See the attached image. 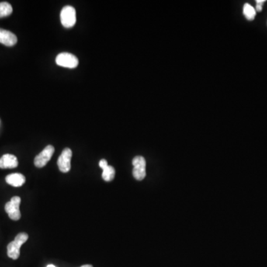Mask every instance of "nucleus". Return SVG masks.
Here are the masks:
<instances>
[{"mask_svg": "<svg viewBox=\"0 0 267 267\" xmlns=\"http://www.w3.org/2000/svg\"><path fill=\"white\" fill-rule=\"evenodd\" d=\"M244 16L248 20L251 21L255 19L256 16V11L255 8H253L251 5L249 3H246L244 5V9H243Z\"/></svg>", "mask_w": 267, "mask_h": 267, "instance_id": "12", "label": "nucleus"}, {"mask_svg": "<svg viewBox=\"0 0 267 267\" xmlns=\"http://www.w3.org/2000/svg\"><path fill=\"white\" fill-rule=\"evenodd\" d=\"M47 267H56L55 266L53 265V264H49L47 266Z\"/></svg>", "mask_w": 267, "mask_h": 267, "instance_id": "16", "label": "nucleus"}, {"mask_svg": "<svg viewBox=\"0 0 267 267\" xmlns=\"http://www.w3.org/2000/svg\"><path fill=\"white\" fill-rule=\"evenodd\" d=\"M72 157V151L69 148H66L57 160L59 169L63 173H67L71 170V160Z\"/></svg>", "mask_w": 267, "mask_h": 267, "instance_id": "7", "label": "nucleus"}, {"mask_svg": "<svg viewBox=\"0 0 267 267\" xmlns=\"http://www.w3.org/2000/svg\"><path fill=\"white\" fill-rule=\"evenodd\" d=\"M17 43V37L15 33L5 29H0V43L4 46H14Z\"/></svg>", "mask_w": 267, "mask_h": 267, "instance_id": "9", "label": "nucleus"}, {"mask_svg": "<svg viewBox=\"0 0 267 267\" xmlns=\"http://www.w3.org/2000/svg\"><path fill=\"white\" fill-rule=\"evenodd\" d=\"M18 160L16 156L11 154H4L0 158V168H15L18 167Z\"/></svg>", "mask_w": 267, "mask_h": 267, "instance_id": "10", "label": "nucleus"}, {"mask_svg": "<svg viewBox=\"0 0 267 267\" xmlns=\"http://www.w3.org/2000/svg\"><path fill=\"white\" fill-rule=\"evenodd\" d=\"M53 153H54V148H53V146L49 145V146H46V148L41 152L35 157V167H37V168L44 167L49 162V160L51 159Z\"/></svg>", "mask_w": 267, "mask_h": 267, "instance_id": "6", "label": "nucleus"}, {"mask_svg": "<svg viewBox=\"0 0 267 267\" xmlns=\"http://www.w3.org/2000/svg\"><path fill=\"white\" fill-rule=\"evenodd\" d=\"M13 8L8 2H0V18L9 16L12 14Z\"/></svg>", "mask_w": 267, "mask_h": 267, "instance_id": "13", "label": "nucleus"}, {"mask_svg": "<svg viewBox=\"0 0 267 267\" xmlns=\"http://www.w3.org/2000/svg\"><path fill=\"white\" fill-rule=\"evenodd\" d=\"M265 2V0H257L256 9H255V11H258V12H261L263 9V5H264V2Z\"/></svg>", "mask_w": 267, "mask_h": 267, "instance_id": "14", "label": "nucleus"}, {"mask_svg": "<svg viewBox=\"0 0 267 267\" xmlns=\"http://www.w3.org/2000/svg\"><path fill=\"white\" fill-rule=\"evenodd\" d=\"M60 20L62 25L69 29L72 28L75 25L77 18H76V11L74 7L71 5H67L62 9L60 13Z\"/></svg>", "mask_w": 267, "mask_h": 267, "instance_id": "2", "label": "nucleus"}, {"mask_svg": "<svg viewBox=\"0 0 267 267\" xmlns=\"http://www.w3.org/2000/svg\"><path fill=\"white\" fill-rule=\"evenodd\" d=\"M21 198L18 196L13 197L11 200L6 203L5 210L8 215L10 219L13 220H19L21 217V212L19 210Z\"/></svg>", "mask_w": 267, "mask_h": 267, "instance_id": "3", "label": "nucleus"}, {"mask_svg": "<svg viewBox=\"0 0 267 267\" xmlns=\"http://www.w3.org/2000/svg\"><path fill=\"white\" fill-rule=\"evenodd\" d=\"M100 167L102 168V178L106 182L113 181L115 176V169L113 167L108 165V162L105 159H102L99 163Z\"/></svg>", "mask_w": 267, "mask_h": 267, "instance_id": "8", "label": "nucleus"}, {"mask_svg": "<svg viewBox=\"0 0 267 267\" xmlns=\"http://www.w3.org/2000/svg\"><path fill=\"white\" fill-rule=\"evenodd\" d=\"M133 176L137 181H143L146 176V161L142 156H137L132 160Z\"/></svg>", "mask_w": 267, "mask_h": 267, "instance_id": "4", "label": "nucleus"}, {"mask_svg": "<svg viewBox=\"0 0 267 267\" xmlns=\"http://www.w3.org/2000/svg\"><path fill=\"white\" fill-rule=\"evenodd\" d=\"M56 63L58 66L65 68H74L78 66L79 60L72 53L63 52L57 55Z\"/></svg>", "mask_w": 267, "mask_h": 267, "instance_id": "5", "label": "nucleus"}, {"mask_svg": "<svg viewBox=\"0 0 267 267\" xmlns=\"http://www.w3.org/2000/svg\"><path fill=\"white\" fill-rule=\"evenodd\" d=\"M93 267L92 265H90V264H86V265H83L82 266V267Z\"/></svg>", "mask_w": 267, "mask_h": 267, "instance_id": "15", "label": "nucleus"}, {"mask_svg": "<svg viewBox=\"0 0 267 267\" xmlns=\"http://www.w3.org/2000/svg\"><path fill=\"white\" fill-rule=\"evenodd\" d=\"M7 184L14 187H20L25 183V177L19 173H14L5 178Z\"/></svg>", "mask_w": 267, "mask_h": 267, "instance_id": "11", "label": "nucleus"}, {"mask_svg": "<svg viewBox=\"0 0 267 267\" xmlns=\"http://www.w3.org/2000/svg\"><path fill=\"white\" fill-rule=\"evenodd\" d=\"M29 239V235L25 233H19L15 237V240L10 243L7 247L8 256L13 260H17L20 255V248Z\"/></svg>", "mask_w": 267, "mask_h": 267, "instance_id": "1", "label": "nucleus"}]
</instances>
